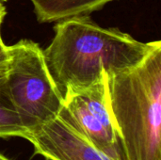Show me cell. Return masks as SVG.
Listing matches in <instances>:
<instances>
[{
	"label": "cell",
	"instance_id": "obj_1",
	"mask_svg": "<svg viewBox=\"0 0 161 160\" xmlns=\"http://www.w3.org/2000/svg\"><path fill=\"white\" fill-rule=\"evenodd\" d=\"M54 30L43 56L62 96L67 90L94 85L105 72L137 65L160 41H139L119 28L100 26L89 15L57 22Z\"/></svg>",
	"mask_w": 161,
	"mask_h": 160
},
{
	"label": "cell",
	"instance_id": "obj_2",
	"mask_svg": "<svg viewBox=\"0 0 161 160\" xmlns=\"http://www.w3.org/2000/svg\"><path fill=\"white\" fill-rule=\"evenodd\" d=\"M106 82L128 160H161V41L137 65L106 72Z\"/></svg>",
	"mask_w": 161,
	"mask_h": 160
},
{
	"label": "cell",
	"instance_id": "obj_3",
	"mask_svg": "<svg viewBox=\"0 0 161 160\" xmlns=\"http://www.w3.org/2000/svg\"><path fill=\"white\" fill-rule=\"evenodd\" d=\"M8 90L23 126L29 131L58 115L63 96L38 43L23 39L8 46Z\"/></svg>",
	"mask_w": 161,
	"mask_h": 160
},
{
	"label": "cell",
	"instance_id": "obj_4",
	"mask_svg": "<svg viewBox=\"0 0 161 160\" xmlns=\"http://www.w3.org/2000/svg\"><path fill=\"white\" fill-rule=\"evenodd\" d=\"M58 116L111 159L128 160L110 113L106 72L99 82L89 88L67 90Z\"/></svg>",
	"mask_w": 161,
	"mask_h": 160
},
{
	"label": "cell",
	"instance_id": "obj_5",
	"mask_svg": "<svg viewBox=\"0 0 161 160\" xmlns=\"http://www.w3.org/2000/svg\"><path fill=\"white\" fill-rule=\"evenodd\" d=\"M24 139L32 144L35 155L46 160H113L58 115L27 131Z\"/></svg>",
	"mask_w": 161,
	"mask_h": 160
},
{
	"label": "cell",
	"instance_id": "obj_6",
	"mask_svg": "<svg viewBox=\"0 0 161 160\" xmlns=\"http://www.w3.org/2000/svg\"><path fill=\"white\" fill-rule=\"evenodd\" d=\"M39 23H53L87 16L115 0H29Z\"/></svg>",
	"mask_w": 161,
	"mask_h": 160
},
{
	"label": "cell",
	"instance_id": "obj_7",
	"mask_svg": "<svg viewBox=\"0 0 161 160\" xmlns=\"http://www.w3.org/2000/svg\"><path fill=\"white\" fill-rule=\"evenodd\" d=\"M7 67L0 70V138H25L27 131L12 105L6 82Z\"/></svg>",
	"mask_w": 161,
	"mask_h": 160
},
{
	"label": "cell",
	"instance_id": "obj_8",
	"mask_svg": "<svg viewBox=\"0 0 161 160\" xmlns=\"http://www.w3.org/2000/svg\"><path fill=\"white\" fill-rule=\"evenodd\" d=\"M8 56V46L6 45L4 41H0V70L7 67Z\"/></svg>",
	"mask_w": 161,
	"mask_h": 160
},
{
	"label": "cell",
	"instance_id": "obj_9",
	"mask_svg": "<svg viewBox=\"0 0 161 160\" xmlns=\"http://www.w3.org/2000/svg\"><path fill=\"white\" fill-rule=\"evenodd\" d=\"M6 15V8L3 5V2H0V41H3V39L1 37V25L4 21Z\"/></svg>",
	"mask_w": 161,
	"mask_h": 160
},
{
	"label": "cell",
	"instance_id": "obj_10",
	"mask_svg": "<svg viewBox=\"0 0 161 160\" xmlns=\"http://www.w3.org/2000/svg\"><path fill=\"white\" fill-rule=\"evenodd\" d=\"M0 160H11V159L8 158L7 157H5L4 155H2V154L0 153Z\"/></svg>",
	"mask_w": 161,
	"mask_h": 160
},
{
	"label": "cell",
	"instance_id": "obj_11",
	"mask_svg": "<svg viewBox=\"0 0 161 160\" xmlns=\"http://www.w3.org/2000/svg\"><path fill=\"white\" fill-rule=\"evenodd\" d=\"M7 1H8V0H0V2H7Z\"/></svg>",
	"mask_w": 161,
	"mask_h": 160
}]
</instances>
